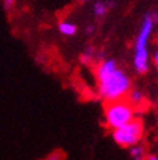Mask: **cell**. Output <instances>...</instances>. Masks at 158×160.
Masks as SVG:
<instances>
[{
	"label": "cell",
	"instance_id": "6da1fadb",
	"mask_svg": "<svg viewBox=\"0 0 158 160\" xmlns=\"http://www.w3.org/2000/svg\"><path fill=\"white\" fill-rule=\"evenodd\" d=\"M99 92L106 102L124 99L130 92V79L122 70L117 69L113 60H105L96 69Z\"/></svg>",
	"mask_w": 158,
	"mask_h": 160
},
{
	"label": "cell",
	"instance_id": "7a4b0ae2",
	"mask_svg": "<svg viewBox=\"0 0 158 160\" xmlns=\"http://www.w3.org/2000/svg\"><path fill=\"white\" fill-rule=\"evenodd\" d=\"M135 118V108L127 99L108 102L105 106V121L110 129H118Z\"/></svg>",
	"mask_w": 158,
	"mask_h": 160
},
{
	"label": "cell",
	"instance_id": "3957f363",
	"mask_svg": "<svg viewBox=\"0 0 158 160\" xmlns=\"http://www.w3.org/2000/svg\"><path fill=\"white\" fill-rule=\"evenodd\" d=\"M154 20L151 14H148L144 18L143 26L139 33V37L136 39V52H135V68L139 73H145L148 70V52H146V43L149 35L152 33Z\"/></svg>",
	"mask_w": 158,
	"mask_h": 160
},
{
	"label": "cell",
	"instance_id": "277c9868",
	"mask_svg": "<svg viewBox=\"0 0 158 160\" xmlns=\"http://www.w3.org/2000/svg\"><path fill=\"white\" fill-rule=\"evenodd\" d=\"M143 137V122L137 118L113 130L114 141L122 147H132L137 145Z\"/></svg>",
	"mask_w": 158,
	"mask_h": 160
},
{
	"label": "cell",
	"instance_id": "5b68a950",
	"mask_svg": "<svg viewBox=\"0 0 158 160\" xmlns=\"http://www.w3.org/2000/svg\"><path fill=\"white\" fill-rule=\"evenodd\" d=\"M126 99L128 100V103L133 107V108H139V107H141L144 104V95L141 94L140 91H130L128 94H127V97H126Z\"/></svg>",
	"mask_w": 158,
	"mask_h": 160
},
{
	"label": "cell",
	"instance_id": "8992f818",
	"mask_svg": "<svg viewBox=\"0 0 158 160\" xmlns=\"http://www.w3.org/2000/svg\"><path fill=\"white\" fill-rule=\"evenodd\" d=\"M130 154L132 156L133 160H144V155H145V150L143 146H139V145H135L132 146L131 150H130Z\"/></svg>",
	"mask_w": 158,
	"mask_h": 160
},
{
	"label": "cell",
	"instance_id": "52a82bcc",
	"mask_svg": "<svg viewBox=\"0 0 158 160\" xmlns=\"http://www.w3.org/2000/svg\"><path fill=\"white\" fill-rule=\"evenodd\" d=\"M58 29H60V33H62L64 35H74L77 31L75 25H73L70 22H61Z\"/></svg>",
	"mask_w": 158,
	"mask_h": 160
},
{
	"label": "cell",
	"instance_id": "ba28073f",
	"mask_svg": "<svg viewBox=\"0 0 158 160\" xmlns=\"http://www.w3.org/2000/svg\"><path fill=\"white\" fill-rule=\"evenodd\" d=\"M65 159H66V155L64 151L56 150V151H52L49 155H47L45 158H43L40 160H65Z\"/></svg>",
	"mask_w": 158,
	"mask_h": 160
},
{
	"label": "cell",
	"instance_id": "9c48e42d",
	"mask_svg": "<svg viewBox=\"0 0 158 160\" xmlns=\"http://www.w3.org/2000/svg\"><path fill=\"white\" fill-rule=\"evenodd\" d=\"M109 7L110 4H105V3H96L93 7V12L96 16H102V14H105L109 9Z\"/></svg>",
	"mask_w": 158,
	"mask_h": 160
},
{
	"label": "cell",
	"instance_id": "30bf717a",
	"mask_svg": "<svg viewBox=\"0 0 158 160\" xmlns=\"http://www.w3.org/2000/svg\"><path fill=\"white\" fill-rule=\"evenodd\" d=\"M16 0H3V5H4V9L5 11H11L13 5H14Z\"/></svg>",
	"mask_w": 158,
	"mask_h": 160
},
{
	"label": "cell",
	"instance_id": "8fae6325",
	"mask_svg": "<svg viewBox=\"0 0 158 160\" xmlns=\"http://www.w3.org/2000/svg\"><path fill=\"white\" fill-rule=\"evenodd\" d=\"M154 62H156V67L158 68V50H157L156 53H154Z\"/></svg>",
	"mask_w": 158,
	"mask_h": 160
},
{
	"label": "cell",
	"instance_id": "7c38bea8",
	"mask_svg": "<svg viewBox=\"0 0 158 160\" xmlns=\"http://www.w3.org/2000/svg\"><path fill=\"white\" fill-rule=\"evenodd\" d=\"M146 160H158V156H156V155H151V156H148Z\"/></svg>",
	"mask_w": 158,
	"mask_h": 160
},
{
	"label": "cell",
	"instance_id": "4fadbf2b",
	"mask_svg": "<svg viewBox=\"0 0 158 160\" xmlns=\"http://www.w3.org/2000/svg\"><path fill=\"white\" fill-rule=\"evenodd\" d=\"M87 30H88V33H92V31H93V28H92V26H90V28L87 29Z\"/></svg>",
	"mask_w": 158,
	"mask_h": 160
},
{
	"label": "cell",
	"instance_id": "5bb4252c",
	"mask_svg": "<svg viewBox=\"0 0 158 160\" xmlns=\"http://www.w3.org/2000/svg\"><path fill=\"white\" fill-rule=\"evenodd\" d=\"M83 2H86V0H83Z\"/></svg>",
	"mask_w": 158,
	"mask_h": 160
}]
</instances>
